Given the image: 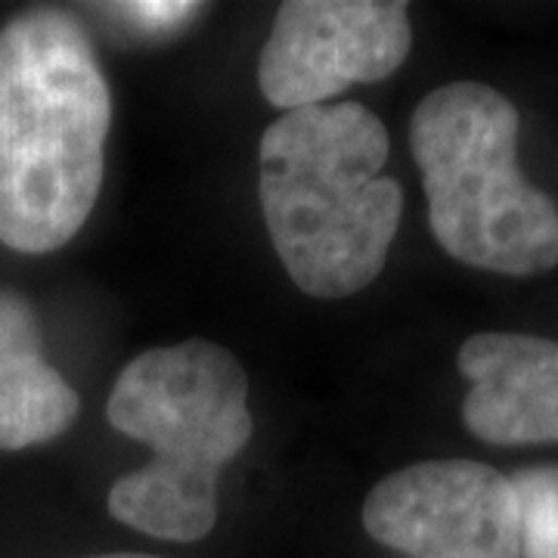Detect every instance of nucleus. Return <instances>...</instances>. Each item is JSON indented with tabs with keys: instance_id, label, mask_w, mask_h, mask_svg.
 I'll use <instances>...</instances> for the list:
<instances>
[{
	"instance_id": "nucleus-1",
	"label": "nucleus",
	"mask_w": 558,
	"mask_h": 558,
	"mask_svg": "<svg viewBox=\"0 0 558 558\" xmlns=\"http://www.w3.org/2000/svg\"><path fill=\"white\" fill-rule=\"evenodd\" d=\"M109 84L81 25L35 10L0 28V242L57 252L87 223L106 171Z\"/></svg>"
},
{
	"instance_id": "nucleus-2",
	"label": "nucleus",
	"mask_w": 558,
	"mask_h": 558,
	"mask_svg": "<svg viewBox=\"0 0 558 558\" xmlns=\"http://www.w3.org/2000/svg\"><path fill=\"white\" fill-rule=\"evenodd\" d=\"M388 131L360 102L282 112L260 137L258 196L282 267L314 299H348L379 277L403 211L381 178Z\"/></svg>"
},
{
	"instance_id": "nucleus-3",
	"label": "nucleus",
	"mask_w": 558,
	"mask_h": 558,
	"mask_svg": "<svg viewBox=\"0 0 558 558\" xmlns=\"http://www.w3.org/2000/svg\"><path fill=\"white\" fill-rule=\"evenodd\" d=\"M106 416L153 447L149 465L112 484V519L174 543L205 537L218 521L220 469L255 435L240 360L205 339L153 348L121 369Z\"/></svg>"
},
{
	"instance_id": "nucleus-4",
	"label": "nucleus",
	"mask_w": 558,
	"mask_h": 558,
	"mask_svg": "<svg viewBox=\"0 0 558 558\" xmlns=\"http://www.w3.org/2000/svg\"><path fill=\"white\" fill-rule=\"evenodd\" d=\"M428 223L450 258L502 277L558 264V205L519 171V109L478 81L435 87L410 121Z\"/></svg>"
},
{
	"instance_id": "nucleus-5",
	"label": "nucleus",
	"mask_w": 558,
	"mask_h": 558,
	"mask_svg": "<svg viewBox=\"0 0 558 558\" xmlns=\"http://www.w3.org/2000/svg\"><path fill=\"white\" fill-rule=\"evenodd\" d=\"M410 47L400 0H289L260 50V94L282 112L326 106L351 84L395 75Z\"/></svg>"
},
{
	"instance_id": "nucleus-6",
	"label": "nucleus",
	"mask_w": 558,
	"mask_h": 558,
	"mask_svg": "<svg viewBox=\"0 0 558 558\" xmlns=\"http://www.w3.org/2000/svg\"><path fill=\"white\" fill-rule=\"evenodd\" d=\"M363 527L410 558H521L512 478L472 459L416 462L379 481Z\"/></svg>"
},
{
	"instance_id": "nucleus-7",
	"label": "nucleus",
	"mask_w": 558,
	"mask_h": 558,
	"mask_svg": "<svg viewBox=\"0 0 558 558\" xmlns=\"http://www.w3.org/2000/svg\"><path fill=\"white\" fill-rule=\"evenodd\" d=\"M472 381L462 422L487 444H558V341L521 332H478L459 348Z\"/></svg>"
},
{
	"instance_id": "nucleus-8",
	"label": "nucleus",
	"mask_w": 558,
	"mask_h": 558,
	"mask_svg": "<svg viewBox=\"0 0 558 558\" xmlns=\"http://www.w3.org/2000/svg\"><path fill=\"white\" fill-rule=\"evenodd\" d=\"M78 410L75 388L44 357L35 311L0 289V450L60 438Z\"/></svg>"
},
{
	"instance_id": "nucleus-9",
	"label": "nucleus",
	"mask_w": 558,
	"mask_h": 558,
	"mask_svg": "<svg viewBox=\"0 0 558 558\" xmlns=\"http://www.w3.org/2000/svg\"><path fill=\"white\" fill-rule=\"evenodd\" d=\"M512 487L519 497L521 556L558 558V469H524Z\"/></svg>"
},
{
	"instance_id": "nucleus-10",
	"label": "nucleus",
	"mask_w": 558,
	"mask_h": 558,
	"mask_svg": "<svg viewBox=\"0 0 558 558\" xmlns=\"http://www.w3.org/2000/svg\"><path fill=\"white\" fill-rule=\"evenodd\" d=\"M119 20L131 22L134 28H143L149 35L174 32L186 20L196 16L199 3H159V0H140V3H116L109 7Z\"/></svg>"
},
{
	"instance_id": "nucleus-11",
	"label": "nucleus",
	"mask_w": 558,
	"mask_h": 558,
	"mask_svg": "<svg viewBox=\"0 0 558 558\" xmlns=\"http://www.w3.org/2000/svg\"><path fill=\"white\" fill-rule=\"evenodd\" d=\"M87 558H159V556H143V553H109V556H87Z\"/></svg>"
}]
</instances>
